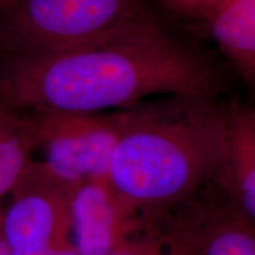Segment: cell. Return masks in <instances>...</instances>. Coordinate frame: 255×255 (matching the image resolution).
Listing matches in <instances>:
<instances>
[{
	"label": "cell",
	"instance_id": "1",
	"mask_svg": "<svg viewBox=\"0 0 255 255\" xmlns=\"http://www.w3.org/2000/svg\"><path fill=\"white\" fill-rule=\"evenodd\" d=\"M210 70L150 14L110 39L56 55L0 59V104L102 113L156 96H212Z\"/></svg>",
	"mask_w": 255,
	"mask_h": 255
},
{
	"label": "cell",
	"instance_id": "2",
	"mask_svg": "<svg viewBox=\"0 0 255 255\" xmlns=\"http://www.w3.org/2000/svg\"><path fill=\"white\" fill-rule=\"evenodd\" d=\"M228 110L210 96H164L128 109L108 181L139 220L215 177L227 154Z\"/></svg>",
	"mask_w": 255,
	"mask_h": 255
},
{
	"label": "cell",
	"instance_id": "3",
	"mask_svg": "<svg viewBox=\"0 0 255 255\" xmlns=\"http://www.w3.org/2000/svg\"><path fill=\"white\" fill-rule=\"evenodd\" d=\"M0 11V59L96 45L149 15L141 0H9Z\"/></svg>",
	"mask_w": 255,
	"mask_h": 255
},
{
	"label": "cell",
	"instance_id": "4",
	"mask_svg": "<svg viewBox=\"0 0 255 255\" xmlns=\"http://www.w3.org/2000/svg\"><path fill=\"white\" fill-rule=\"evenodd\" d=\"M142 229L165 255H255V220L214 180L143 219Z\"/></svg>",
	"mask_w": 255,
	"mask_h": 255
},
{
	"label": "cell",
	"instance_id": "5",
	"mask_svg": "<svg viewBox=\"0 0 255 255\" xmlns=\"http://www.w3.org/2000/svg\"><path fill=\"white\" fill-rule=\"evenodd\" d=\"M79 183L64 180L44 162L30 161L2 209L11 255H73L71 203Z\"/></svg>",
	"mask_w": 255,
	"mask_h": 255
},
{
	"label": "cell",
	"instance_id": "6",
	"mask_svg": "<svg viewBox=\"0 0 255 255\" xmlns=\"http://www.w3.org/2000/svg\"><path fill=\"white\" fill-rule=\"evenodd\" d=\"M27 114L34 145L43 149V162L53 173L73 183L108 178L128 109L113 113L32 109Z\"/></svg>",
	"mask_w": 255,
	"mask_h": 255
},
{
	"label": "cell",
	"instance_id": "7",
	"mask_svg": "<svg viewBox=\"0 0 255 255\" xmlns=\"http://www.w3.org/2000/svg\"><path fill=\"white\" fill-rule=\"evenodd\" d=\"M73 245L78 255H110L141 226L108 178L79 183L71 203Z\"/></svg>",
	"mask_w": 255,
	"mask_h": 255
},
{
	"label": "cell",
	"instance_id": "8",
	"mask_svg": "<svg viewBox=\"0 0 255 255\" xmlns=\"http://www.w3.org/2000/svg\"><path fill=\"white\" fill-rule=\"evenodd\" d=\"M213 180L255 220V117L252 110L228 109L227 154Z\"/></svg>",
	"mask_w": 255,
	"mask_h": 255
},
{
	"label": "cell",
	"instance_id": "9",
	"mask_svg": "<svg viewBox=\"0 0 255 255\" xmlns=\"http://www.w3.org/2000/svg\"><path fill=\"white\" fill-rule=\"evenodd\" d=\"M203 20L239 72L255 82V0H216Z\"/></svg>",
	"mask_w": 255,
	"mask_h": 255
},
{
	"label": "cell",
	"instance_id": "10",
	"mask_svg": "<svg viewBox=\"0 0 255 255\" xmlns=\"http://www.w3.org/2000/svg\"><path fill=\"white\" fill-rule=\"evenodd\" d=\"M34 145L33 126L27 113L0 104V199L12 190Z\"/></svg>",
	"mask_w": 255,
	"mask_h": 255
},
{
	"label": "cell",
	"instance_id": "11",
	"mask_svg": "<svg viewBox=\"0 0 255 255\" xmlns=\"http://www.w3.org/2000/svg\"><path fill=\"white\" fill-rule=\"evenodd\" d=\"M142 237L137 239L128 238L122 246L114 251L110 255H165L159 245L150 235L138 229Z\"/></svg>",
	"mask_w": 255,
	"mask_h": 255
},
{
	"label": "cell",
	"instance_id": "12",
	"mask_svg": "<svg viewBox=\"0 0 255 255\" xmlns=\"http://www.w3.org/2000/svg\"><path fill=\"white\" fill-rule=\"evenodd\" d=\"M168 8L181 17L205 19L216 0H162Z\"/></svg>",
	"mask_w": 255,
	"mask_h": 255
},
{
	"label": "cell",
	"instance_id": "13",
	"mask_svg": "<svg viewBox=\"0 0 255 255\" xmlns=\"http://www.w3.org/2000/svg\"><path fill=\"white\" fill-rule=\"evenodd\" d=\"M0 255H11V251H9L4 231H2V209H0Z\"/></svg>",
	"mask_w": 255,
	"mask_h": 255
},
{
	"label": "cell",
	"instance_id": "14",
	"mask_svg": "<svg viewBox=\"0 0 255 255\" xmlns=\"http://www.w3.org/2000/svg\"><path fill=\"white\" fill-rule=\"evenodd\" d=\"M9 1V0H0V9H2L5 7L6 5H7V2Z\"/></svg>",
	"mask_w": 255,
	"mask_h": 255
},
{
	"label": "cell",
	"instance_id": "15",
	"mask_svg": "<svg viewBox=\"0 0 255 255\" xmlns=\"http://www.w3.org/2000/svg\"><path fill=\"white\" fill-rule=\"evenodd\" d=\"M253 115H254V117H255V110L253 111Z\"/></svg>",
	"mask_w": 255,
	"mask_h": 255
}]
</instances>
